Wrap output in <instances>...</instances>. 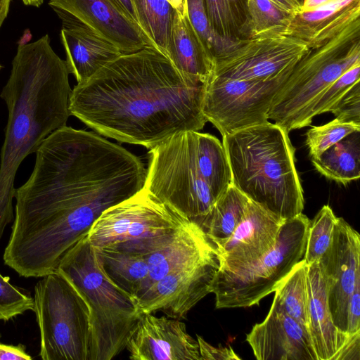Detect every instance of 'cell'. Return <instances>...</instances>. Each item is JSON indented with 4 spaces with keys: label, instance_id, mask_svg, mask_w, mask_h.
Returning <instances> with one entry per match:
<instances>
[{
    "label": "cell",
    "instance_id": "cell-10",
    "mask_svg": "<svg viewBox=\"0 0 360 360\" xmlns=\"http://www.w3.org/2000/svg\"><path fill=\"white\" fill-rule=\"evenodd\" d=\"M188 221L143 187L104 211L86 238L95 248L114 247L144 255Z\"/></svg>",
    "mask_w": 360,
    "mask_h": 360
},
{
    "label": "cell",
    "instance_id": "cell-41",
    "mask_svg": "<svg viewBox=\"0 0 360 360\" xmlns=\"http://www.w3.org/2000/svg\"><path fill=\"white\" fill-rule=\"evenodd\" d=\"M279 8L289 15H295L300 13L301 2L299 0H269Z\"/></svg>",
    "mask_w": 360,
    "mask_h": 360
},
{
    "label": "cell",
    "instance_id": "cell-14",
    "mask_svg": "<svg viewBox=\"0 0 360 360\" xmlns=\"http://www.w3.org/2000/svg\"><path fill=\"white\" fill-rule=\"evenodd\" d=\"M319 264L333 323L347 334L349 303L360 288V236L344 219L337 218L332 243Z\"/></svg>",
    "mask_w": 360,
    "mask_h": 360
},
{
    "label": "cell",
    "instance_id": "cell-25",
    "mask_svg": "<svg viewBox=\"0 0 360 360\" xmlns=\"http://www.w3.org/2000/svg\"><path fill=\"white\" fill-rule=\"evenodd\" d=\"M311 160L315 169L330 180L343 185L357 180L360 177V131L349 134Z\"/></svg>",
    "mask_w": 360,
    "mask_h": 360
},
{
    "label": "cell",
    "instance_id": "cell-18",
    "mask_svg": "<svg viewBox=\"0 0 360 360\" xmlns=\"http://www.w3.org/2000/svg\"><path fill=\"white\" fill-rule=\"evenodd\" d=\"M283 221L250 200L244 218L231 237L218 247L220 268L238 267L262 257L274 245Z\"/></svg>",
    "mask_w": 360,
    "mask_h": 360
},
{
    "label": "cell",
    "instance_id": "cell-33",
    "mask_svg": "<svg viewBox=\"0 0 360 360\" xmlns=\"http://www.w3.org/2000/svg\"><path fill=\"white\" fill-rule=\"evenodd\" d=\"M188 19L197 35L213 60L230 49L237 39L224 37L210 24L204 0H186Z\"/></svg>",
    "mask_w": 360,
    "mask_h": 360
},
{
    "label": "cell",
    "instance_id": "cell-1",
    "mask_svg": "<svg viewBox=\"0 0 360 360\" xmlns=\"http://www.w3.org/2000/svg\"><path fill=\"white\" fill-rule=\"evenodd\" d=\"M146 174L141 160L122 146L65 125L38 148L15 205L39 241L66 252L104 211L141 190Z\"/></svg>",
    "mask_w": 360,
    "mask_h": 360
},
{
    "label": "cell",
    "instance_id": "cell-39",
    "mask_svg": "<svg viewBox=\"0 0 360 360\" xmlns=\"http://www.w3.org/2000/svg\"><path fill=\"white\" fill-rule=\"evenodd\" d=\"M359 339L360 332L351 335L348 341L337 356L335 360H359Z\"/></svg>",
    "mask_w": 360,
    "mask_h": 360
},
{
    "label": "cell",
    "instance_id": "cell-4",
    "mask_svg": "<svg viewBox=\"0 0 360 360\" xmlns=\"http://www.w3.org/2000/svg\"><path fill=\"white\" fill-rule=\"evenodd\" d=\"M231 184L285 221L302 212L304 195L288 132L267 122L222 136Z\"/></svg>",
    "mask_w": 360,
    "mask_h": 360
},
{
    "label": "cell",
    "instance_id": "cell-31",
    "mask_svg": "<svg viewBox=\"0 0 360 360\" xmlns=\"http://www.w3.org/2000/svg\"><path fill=\"white\" fill-rule=\"evenodd\" d=\"M245 38L283 34L291 15L269 0H246Z\"/></svg>",
    "mask_w": 360,
    "mask_h": 360
},
{
    "label": "cell",
    "instance_id": "cell-21",
    "mask_svg": "<svg viewBox=\"0 0 360 360\" xmlns=\"http://www.w3.org/2000/svg\"><path fill=\"white\" fill-rule=\"evenodd\" d=\"M214 244L197 224L188 221L181 225L165 242L144 255L148 276L138 298L172 269Z\"/></svg>",
    "mask_w": 360,
    "mask_h": 360
},
{
    "label": "cell",
    "instance_id": "cell-28",
    "mask_svg": "<svg viewBox=\"0 0 360 360\" xmlns=\"http://www.w3.org/2000/svg\"><path fill=\"white\" fill-rule=\"evenodd\" d=\"M138 24L153 45L166 56L175 9L167 0H131Z\"/></svg>",
    "mask_w": 360,
    "mask_h": 360
},
{
    "label": "cell",
    "instance_id": "cell-16",
    "mask_svg": "<svg viewBox=\"0 0 360 360\" xmlns=\"http://www.w3.org/2000/svg\"><path fill=\"white\" fill-rule=\"evenodd\" d=\"M125 349L131 360H201L198 341L184 322L153 314H142Z\"/></svg>",
    "mask_w": 360,
    "mask_h": 360
},
{
    "label": "cell",
    "instance_id": "cell-23",
    "mask_svg": "<svg viewBox=\"0 0 360 360\" xmlns=\"http://www.w3.org/2000/svg\"><path fill=\"white\" fill-rule=\"evenodd\" d=\"M166 56L186 77L205 83L213 71L211 56L188 17L175 11L168 38Z\"/></svg>",
    "mask_w": 360,
    "mask_h": 360
},
{
    "label": "cell",
    "instance_id": "cell-47",
    "mask_svg": "<svg viewBox=\"0 0 360 360\" xmlns=\"http://www.w3.org/2000/svg\"><path fill=\"white\" fill-rule=\"evenodd\" d=\"M1 65H0V70H1Z\"/></svg>",
    "mask_w": 360,
    "mask_h": 360
},
{
    "label": "cell",
    "instance_id": "cell-20",
    "mask_svg": "<svg viewBox=\"0 0 360 360\" xmlns=\"http://www.w3.org/2000/svg\"><path fill=\"white\" fill-rule=\"evenodd\" d=\"M63 21L60 31L69 73L77 83L89 79L96 72L122 54L112 42L92 30L70 21Z\"/></svg>",
    "mask_w": 360,
    "mask_h": 360
},
{
    "label": "cell",
    "instance_id": "cell-42",
    "mask_svg": "<svg viewBox=\"0 0 360 360\" xmlns=\"http://www.w3.org/2000/svg\"><path fill=\"white\" fill-rule=\"evenodd\" d=\"M115 6H117L127 18L138 24V20L136 12L131 2V0H110Z\"/></svg>",
    "mask_w": 360,
    "mask_h": 360
},
{
    "label": "cell",
    "instance_id": "cell-9",
    "mask_svg": "<svg viewBox=\"0 0 360 360\" xmlns=\"http://www.w3.org/2000/svg\"><path fill=\"white\" fill-rule=\"evenodd\" d=\"M144 188L199 225L218 200L196 162L190 131L177 133L149 150Z\"/></svg>",
    "mask_w": 360,
    "mask_h": 360
},
{
    "label": "cell",
    "instance_id": "cell-5",
    "mask_svg": "<svg viewBox=\"0 0 360 360\" xmlns=\"http://www.w3.org/2000/svg\"><path fill=\"white\" fill-rule=\"evenodd\" d=\"M56 270L72 283L89 306L91 360L115 357L125 349L142 315L136 300L108 277L86 236L65 254Z\"/></svg>",
    "mask_w": 360,
    "mask_h": 360
},
{
    "label": "cell",
    "instance_id": "cell-26",
    "mask_svg": "<svg viewBox=\"0 0 360 360\" xmlns=\"http://www.w3.org/2000/svg\"><path fill=\"white\" fill-rule=\"evenodd\" d=\"M195 159L202 176L217 199L231 184V172L222 143L215 136L191 131Z\"/></svg>",
    "mask_w": 360,
    "mask_h": 360
},
{
    "label": "cell",
    "instance_id": "cell-46",
    "mask_svg": "<svg viewBox=\"0 0 360 360\" xmlns=\"http://www.w3.org/2000/svg\"><path fill=\"white\" fill-rule=\"evenodd\" d=\"M300 2H302L303 0H299Z\"/></svg>",
    "mask_w": 360,
    "mask_h": 360
},
{
    "label": "cell",
    "instance_id": "cell-15",
    "mask_svg": "<svg viewBox=\"0 0 360 360\" xmlns=\"http://www.w3.org/2000/svg\"><path fill=\"white\" fill-rule=\"evenodd\" d=\"M49 4L63 20L92 30L115 44L122 53L154 46L139 26L110 0H49Z\"/></svg>",
    "mask_w": 360,
    "mask_h": 360
},
{
    "label": "cell",
    "instance_id": "cell-38",
    "mask_svg": "<svg viewBox=\"0 0 360 360\" xmlns=\"http://www.w3.org/2000/svg\"><path fill=\"white\" fill-rule=\"evenodd\" d=\"M197 341L201 360H239L240 357L233 349L225 347H214L207 342L202 337L197 335Z\"/></svg>",
    "mask_w": 360,
    "mask_h": 360
},
{
    "label": "cell",
    "instance_id": "cell-11",
    "mask_svg": "<svg viewBox=\"0 0 360 360\" xmlns=\"http://www.w3.org/2000/svg\"><path fill=\"white\" fill-rule=\"evenodd\" d=\"M289 72L269 81L231 79L212 74L202 103L204 116L221 136L266 123L274 98Z\"/></svg>",
    "mask_w": 360,
    "mask_h": 360
},
{
    "label": "cell",
    "instance_id": "cell-19",
    "mask_svg": "<svg viewBox=\"0 0 360 360\" xmlns=\"http://www.w3.org/2000/svg\"><path fill=\"white\" fill-rule=\"evenodd\" d=\"M308 333L317 360H335L351 335L334 324L319 262L307 265Z\"/></svg>",
    "mask_w": 360,
    "mask_h": 360
},
{
    "label": "cell",
    "instance_id": "cell-45",
    "mask_svg": "<svg viewBox=\"0 0 360 360\" xmlns=\"http://www.w3.org/2000/svg\"><path fill=\"white\" fill-rule=\"evenodd\" d=\"M22 2L27 6H34L39 7L44 1V0H22Z\"/></svg>",
    "mask_w": 360,
    "mask_h": 360
},
{
    "label": "cell",
    "instance_id": "cell-24",
    "mask_svg": "<svg viewBox=\"0 0 360 360\" xmlns=\"http://www.w3.org/2000/svg\"><path fill=\"white\" fill-rule=\"evenodd\" d=\"M95 250L108 277L136 301L148 276V266L144 255L114 247Z\"/></svg>",
    "mask_w": 360,
    "mask_h": 360
},
{
    "label": "cell",
    "instance_id": "cell-44",
    "mask_svg": "<svg viewBox=\"0 0 360 360\" xmlns=\"http://www.w3.org/2000/svg\"><path fill=\"white\" fill-rule=\"evenodd\" d=\"M11 0H0V29L6 18L7 17Z\"/></svg>",
    "mask_w": 360,
    "mask_h": 360
},
{
    "label": "cell",
    "instance_id": "cell-8",
    "mask_svg": "<svg viewBox=\"0 0 360 360\" xmlns=\"http://www.w3.org/2000/svg\"><path fill=\"white\" fill-rule=\"evenodd\" d=\"M44 360H91V311L84 297L55 270L34 287V308Z\"/></svg>",
    "mask_w": 360,
    "mask_h": 360
},
{
    "label": "cell",
    "instance_id": "cell-2",
    "mask_svg": "<svg viewBox=\"0 0 360 360\" xmlns=\"http://www.w3.org/2000/svg\"><path fill=\"white\" fill-rule=\"evenodd\" d=\"M206 84L184 76L149 46L122 54L77 83L69 110L100 135L150 149L177 133L204 127Z\"/></svg>",
    "mask_w": 360,
    "mask_h": 360
},
{
    "label": "cell",
    "instance_id": "cell-6",
    "mask_svg": "<svg viewBox=\"0 0 360 360\" xmlns=\"http://www.w3.org/2000/svg\"><path fill=\"white\" fill-rule=\"evenodd\" d=\"M360 63V20L326 42L310 47L290 69L274 98L269 120L288 133L311 124L310 112L322 93L342 74Z\"/></svg>",
    "mask_w": 360,
    "mask_h": 360
},
{
    "label": "cell",
    "instance_id": "cell-27",
    "mask_svg": "<svg viewBox=\"0 0 360 360\" xmlns=\"http://www.w3.org/2000/svg\"><path fill=\"white\" fill-rule=\"evenodd\" d=\"M249 202L250 200L231 184L199 226L218 248L231 237L244 218Z\"/></svg>",
    "mask_w": 360,
    "mask_h": 360
},
{
    "label": "cell",
    "instance_id": "cell-40",
    "mask_svg": "<svg viewBox=\"0 0 360 360\" xmlns=\"http://www.w3.org/2000/svg\"><path fill=\"white\" fill-rule=\"evenodd\" d=\"M25 351L24 346L7 345L0 343V360H31Z\"/></svg>",
    "mask_w": 360,
    "mask_h": 360
},
{
    "label": "cell",
    "instance_id": "cell-43",
    "mask_svg": "<svg viewBox=\"0 0 360 360\" xmlns=\"http://www.w3.org/2000/svg\"><path fill=\"white\" fill-rule=\"evenodd\" d=\"M335 0H303L301 2L300 13L315 11Z\"/></svg>",
    "mask_w": 360,
    "mask_h": 360
},
{
    "label": "cell",
    "instance_id": "cell-12",
    "mask_svg": "<svg viewBox=\"0 0 360 360\" xmlns=\"http://www.w3.org/2000/svg\"><path fill=\"white\" fill-rule=\"evenodd\" d=\"M309 49L307 41L288 35L239 39L213 60L212 74L231 79L272 80L289 72Z\"/></svg>",
    "mask_w": 360,
    "mask_h": 360
},
{
    "label": "cell",
    "instance_id": "cell-36",
    "mask_svg": "<svg viewBox=\"0 0 360 360\" xmlns=\"http://www.w3.org/2000/svg\"><path fill=\"white\" fill-rule=\"evenodd\" d=\"M0 274V320L8 321L27 310H33L34 300L11 285Z\"/></svg>",
    "mask_w": 360,
    "mask_h": 360
},
{
    "label": "cell",
    "instance_id": "cell-32",
    "mask_svg": "<svg viewBox=\"0 0 360 360\" xmlns=\"http://www.w3.org/2000/svg\"><path fill=\"white\" fill-rule=\"evenodd\" d=\"M337 218L330 207L326 205L310 221L303 258L306 264L319 262L328 250L332 243Z\"/></svg>",
    "mask_w": 360,
    "mask_h": 360
},
{
    "label": "cell",
    "instance_id": "cell-37",
    "mask_svg": "<svg viewBox=\"0 0 360 360\" xmlns=\"http://www.w3.org/2000/svg\"><path fill=\"white\" fill-rule=\"evenodd\" d=\"M360 81L356 82L330 109L335 118L360 125Z\"/></svg>",
    "mask_w": 360,
    "mask_h": 360
},
{
    "label": "cell",
    "instance_id": "cell-22",
    "mask_svg": "<svg viewBox=\"0 0 360 360\" xmlns=\"http://www.w3.org/2000/svg\"><path fill=\"white\" fill-rule=\"evenodd\" d=\"M359 14L360 0H335L315 11L292 15L283 34L305 40L310 48L336 35Z\"/></svg>",
    "mask_w": 360,
    "mask_h": 360
},
{
    "label": "cell",
    "instance_id": "cell-29",
    "mask_svg": "<svg viewBox=\"0 0 360 360\" xmlns=\"http://www.w3.org/2000/svg\"><path fill=\"white\" fill-rule=\"evenodd\" d=\"M307 264L300 260L275 290L284 311L308 330Z\"/></svg>",
    "mask_w": 360,
    "mask_h": 360
},
{
    "label": "cell",
    "instance_id": "cell-3",
    "mask_svg": "<svg viewBox=\"0 0 360 360\" xmlns=\"http://www.w3.org/2000/svg\"><path fill=\"white\" fill-rule=\"evenodd\" d=\"M69 74L48 34L18 45L0 94L8 111L0 154V238L13 219L14 180L20 163L50 134L65 126L70 115Z\"/></svg>",
    "mask_w": 360,
    "mask_h": 360
},
{
    "label": "cell",
    "instance_id": "cell-13",
    "mask_svg": "<svg viewBox=\"0 0 360 360\" xmlns=\"http://www.w3.org/2000/svg\"><path fill=\"white\" fill-rule=\"evenodd\" d=\"M221 264L216 244L174 268L137 299L142 314L161 311L179 320L207 295Z\"/></svg>",
    "mask_w": 360,
    "mask_h": 360
},
{
    "label": "cell",
    "instance_id": "cell-7",
    "mask_svg": "<svg viewBox=\"0 0 360 360\" xmlns=\"http://www.w3.org/2000/svg\"><path fill=\"white\" fill-rule=\"evenodd\" d=\"M309 223L302 212L285 220L274 245L262 257L238 267L220 268L211 286L215 307H249L274 292L304 258Z\"/></svg>",
    "mask_w": 360,
    "mask_h": 360
},
{
    "label": "cell",
    "instance_id": "cell-35",
    "mask_svg": "<svg viewBox=\"0 0 360 360\" xmlns=\"http://www.w3.org/2000/svg\"><path fill=\"white\" fill-rule=\"evenodd\" d=\"M359 81L360 63L346 71L322 93L311 108V119L313 120L316 115L329 112L331 107Z\"/></svg>",
    "mask_w": 360,
    "mask_h": 360
},
{
    "label": "cell",
    "instance_id": "cell-17",
    "mask_svg": "<svg viewBox=\"0 0 360 360\" xmlns=\"http://www.w3.org/2000/svg\"><path fill=\"white\" fill-rule=\"evenodd\" d=\"M246 341L258 360H317L307 329L284 311L275 295L266 318L253 326Z\"/></svg>",
    "mask_w": 360,
    "mask_h": 360
},
{
    "label": "cell",
    "instance_id": "cell-34",
    "mask_svg": "<svg viewBox=\"0 0 360 360\" xmlns=\"http://www.w3.org/2000/svg\"><path fill=\"white\" fill-rule=\"evenodd\" d=\"M360 131V125L334 119L321 125L314 126L306 134L305 143L311 158L321 155L326 149L339 142L349 134Z\"/></svg>",
    "mask_w": 360,
    "mask_h": 360
},
{
    "label": "cell",
    "instance_id": "cell-30",
    "mask_svg": "<svg viewBox=\"0 0 360 360\" xmlns=\"http://www.w3.org/2000/svg\"><path fill=\"white\" fill-rule=\"evenodd\" d=\"M204 1L210 24L217 33L233 39L245 38L246 0Z\"/></svg>",
    "mask_w": 360,
    "mask_h": 360
}]
</instances>
